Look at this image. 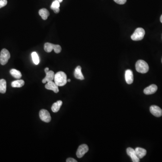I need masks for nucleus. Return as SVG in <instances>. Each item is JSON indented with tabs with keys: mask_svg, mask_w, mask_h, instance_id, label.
<instances>
[{
	"mask_svg": "<svg viewBox=\"0 0 162 162\" xmlns=\"http://www.w3.org/2000/svg\"><path fill=\"white\" fill-rule=\"evenodd\" d=\"M54 80L58 86H64L67 83L66 74L63 72H58L55 75Z\"/></svg>",
	"mask_w": 162,
	"mask_h": 162,
	"instance_id": "1",
	"label": "nucleus"
},
{
	"mask_svg": "<svg viewBox=\"0 0 162 162\" xmlns=\"http://www.w3.org/2000/svg\"><path fill=\"white\" fill-rule=\"evenodd\" d=\"M136 69L138 72L141 73H146L149 69L148 65L143 60H139L136 64Z\"/></svg>",
	"mask_w": 162,
	"mask_h": 162,
	"instance_id": "2",
	"label": "nucleus"
},
{
	"mask_svg": "<svg viewBox=\"0 0 162 162\" xmlns=\"http://www.w3.org/2000/svg\"><path fill=\"white\" fill-rule=\"evenodd\" d=\"M145 35V30L142 28H138L136 30L131 36V38L133 40H142L144 38Z\"/></svg>",
	"mask_w": 162,
	"mask_h": 162,
	"instance_id": "3",
	"label": "nucleus"
},
{
	"mask_svg": "<svg viewBox=\"0 0 162 162\" xmlns=\"http://www.w3.org/2000/svg\"><path fill=\"white\" fill-rule=\"evenodd\" d=\"M10 57V55L9 51L6 49L2 50L0 55V63L2 65L7 64L8 60Z\"/></svg>",
	"mask_w": 162,
	"mask_h": 162,
	"instance_id": "4",
	"label": "nucleus"
},
{
	"mask_svg": "<svg viewBox=\"0 0 162 162\" xmlns=\"http://www.w3.org/2000/svg\"><path fill=\"white\" fill-rule=\"evenodd\" d=\"M89 150V148L88 146L86 144H83L81 145L78 148L76 155L79 158H81L86 153L88 152Z\"/></svg>",
	"mask_w": 162,
	"mask_h": 162,
	"instance_id": "5",
	"label": "nucleus"
},
{
	"mask_svg": "<svg viewBox=\"0 0 162 162\" xmlns=\"http://www.w3.org/2000/svg\"><path fill=\"white\" fill-rule=\"evenodd\" d=\"M39 117L42 121L46 122H49L51 121V117L49 112L46 110H40L39 112Z\"/></svg>",
	"mask_w": 162,
	"mask_h": 162,
	"instance_id": "6",
	"label": "nucleus"
},
{
	"mask_svg": "<svg viewBox=\"0 0 162 162\" xmlns=\"http://www.w3.org/2000/svg\"><path fill=\"white\" fill-rule=\"evenodd\" d=\"M150 112L154 116L160 117L162 116V110L159 106L156 105H152L150 106Z\"/></svg>",
	"mask_w": 162,
	"mask_h": 162,
	"instance_id": "7",
	"label": "nucleus"
},
{
	"mask_svg": "<svg viewBox=\"0 0 162 162\" xmlns=\"http://www.w3.org/2000/svg\"><path fill=\"white\" fill-rule=\"evenodd\" d=\"M127 154L131 158L132 161L133 162H140V159L136 155L135 150L131 147L128 148L127 149Z\"/></svg>",
	"mask_w": 162,
	"mask_h": 162,
	"instance_id": "8",
	"label": "nucleus"
},
{
	"mask_svg": "<svg viewBox=\"0 0 162 162\" xmlns=\"http://www.w3.org/2000/svg\"><path fill=\"white\" fill-rule=\"evenodd\" d=\"M45 88L48 90H52L55 93H57L59 91L58 86L53 81L48 82L45 85Z\"/></svg>",
	"mask_w": 162,
	"mask_h": 162,
	"instance_id": "9",
	"label": "nucleus"
},
{
	"mask_svg": "<svg viewBox=\"0 0 162 162\" xmlns=\"http://www.w3.org/2000/svg\"><path fill=\"white\" fill-rule=\"evenodd\" d=\"M158 90V87L155 84L150 85L148 87H146L144 90V94L147 95L154 94Z\"/></svg>",
	"mask_w": 162,
	"mask_h": 162,
	"instance_id": "10",
	"label": "nucleus"
},
{
	"mask_svg": "<svg viewBox=\"0 0 162 162\" xmlns=\"http://www.w3.org/2000/svg\"><path fill=\"white\" fill-rule=\"evenodd\" d=\"M125 80L128 84H131L133 82V74L132 71L130 69H128L125 71Z\"/></svg>",
	"mask_w": 162,
	"mask_h": 162,
	"instance_id": "11",
	"label": "nucleus"
},
{
	"mask_svg": "<svg viewBox=\"0 0 162 162\" xmlns=\"http://www.w3.org/2000/svg\"><path fill=\"white\" fill-rule=\"evenodd\" d=\"M46 77L42 81L43 83H46L52 81L54 79L55 73L53 71H48L46 72Z\"/></svg>",
	"mask_w": 162,
	"mask_h": 162,
	"instance_id": "12",
	"label": "nucleus"
},
{
	"mask_svg": "<svg viewBox=\"0 0 162 162\" xmlns=\"http://www.w3.org/2000/svg\"><path fill=\"white\" fill-rule=\"evenodd\" d=\"M74 77L78 79L83 80L84 79L83 75L82 72V68L80 66H78L74 72Z\"/></svg>",
	"mask_w": 162,
	"mask_h": 162,
	"instance_id": "13",
	"label": "nucleus"
},
{
	"mask_svg": "<svg viewBox=\"0 0 162 162\" xmlns=\"http://www.w3.org/2000/svg\"><path fill=\"white\" fill-rule=\"evenodd\" d=\"M136 155L139 159H142L146 154L147 151L146 150L141 147H137L135 150Z\"/></svg>",
	"mask_w": 162,
	"mask_h": 162,
	"instance_id": "14",
	"label": "nucleus"
},
{
	"mask_svg": "<svg viewBox=\"0 0 162 162\" xmlns=\"http://www.w3.org/2000/svg\"><path fill=\"white\" fill-rule=\"evenodd\" d=\"M60 2L59 1L55 0L52 3L51 6V8L52 10H53L55 13L57 14L60 12Z\"/></svg>",
	"mask_w": 162,
	"mask_h": 162,
	"instance_id": "15",
	"label": "nucleus"
},
{
	"mask_svg": "<svg viewBox=\"0 0 162 162\" xmlns=\"http://www.w3.org/2000/svg\"><path fill=\"white\" fill-rule=\"evenodd\" d=\"M62 101L61 100H58L55 103L53 104L51 107V110L54 113H57L59 111L62 105Z\"/></svg>",
	"mask_w": 162,
	"mask_h": 162,
	"instance_id": "16",
	"label": "nucleus"
},
{
	"mask_svg": "<svg viewBox=\"0 0 162 162\" xmlns=\"http://www.w3.org/2000/svg\"><path fill=\"white\" fill-rule=\"evenodd\" d=\"M39 15L41 16V18L43 20H46L48 19V17L49 16L50 13L48 10L45 8H42L39 11Z\"/></svg>",
	"mask_w": 162,
	"mask_h": 162,
	"instance_id": "17",
	"label": "nucleus"
},
{
	"mask_svg": "<svg viewBox=\"0 0 162 162\" xmlns=\"http://www.w3.org/2000/svg\"><path fill=\"white\" fill-rule=\"evenodd\" d=\"M24 85V82L23 80H18L14 81L11 83V86L13 87L19 88L23 86Z\"/></svg>",
	"mask_w": 162,
	"mask_h": 162,
	"instance_id": "18",
	"label": "nucleus"
},
{
	"mask_svg": "<svg viewBox=\"0 0 162 162\" xmlns=\"http://www.w3.org/2000/svg\"><path fill=\"white\" fill-rule=\"evenodd\" d=\"M6 82L5 80L2 79L0 80V93H4L6 92Z\"/></svg>",
	"mask_w": 162,
	"mask_h": 162,
	"instance_id": "19",
	"label": "nucleus"
},
{
	"mask_svg": "<svg viewBox=\"0 0 162 162\" xmlns=\"http://www.w3.org/2000/svg\"><path fill=\"white\" fill-rule=\"evenodd\" d=\"M10 73L14 78L17 79H20L22 74L20 71L16 69H12L10 70Z\"/></svg>",
	"mask_w": 162,
	"mask_h": 162,
	"instance_id": "20",
	"label": "nucleus"
},
{
	"mask_svg": "<svg viewBox=\"0 0 162 162\" xmlns=\"http://www.w3.org/2000/svg\"><path fill=\"white\" fill-rule=\"evenodd\" d=\"M54 44L49 43V42H47L44 45V50L47 52H51L54 49Z\"/></svg>",
	"mask_w": 162,
	"mask_h": 162,
	"instance_id": "21",
	"label": "nucleus"
},
{
	"mask_svg": "<svg viewBox=\"0 0 162 162\" xmlns=\"http://www.w3.org/2000/svg\"><path fill=\"white\" fill-rule=\"evenodd\" d=\"M32 58L33 62L35 65H37L40 62L39 56L37 55V53L36 52H33L32 53Z\"/></svg>",
	"mask_w": 162,
	"mask_h": 162,
	"instance_id": "22",
	"label": "nucleus"
},
{
	"mask_svg": "<svg viewBox=\"0 0 162 162\" xmlns=\"http://www.w3.org/2000/svg\"><path fill=\"white\" fill-rule=\"evenodd\" d=\"M54 50L56 53H59L61 51V46L59 45H54Z\"/></svg>",
	"mask_w": 162,
	"mask_h": 162,
	"instance_id": "23",
	"label": "nucleus"
},
{
	"mask_svg": "<svg viewBox=\"0 0 162 162\" xmlns=\"http://www.w3.org/2000/svg\"><path fill=\"white\" fill-rule=\"evenodd\" d=\"M7 0H0V8L4 7L7 5Z\"/></svg>",
	"mask_w": 162,
	"mask_h": 162,
	"instance_id": "24",
	"label": "nucleus"
},
{
	"mask_svg": "<svg viewBox=\"0 0 162 162\" xmlns=\"http://www.w3.org/2000/svg\"><path fill=\"white\" fill-rule=\"evenodd\" d=\"M116 3L120 5L124 4L127 2V0H114Z\"/></svg>",
	"mask_w": 162,
	"mask_h": 162,
	"instance_id": "25",
	"label": "nucleus"
},
{
	"mask_svg": "<svg viewBox=\"0 0 162 162\" xmlns=\"http://www.w3.org/2000/svg\"><path fill=\"white\" fill-rule=\"evenodd\" d=\"M67 162H77V161L75 160V159H73V158H69L67 159Z\"/></svg>",
	"mask_w": 162,
	"mask_h": 162,
	"instance_id": "26",
	"label": "nucleus"
},
{
	"mask_svg": "<svg viewBox=\"0 0 162 162\" xmlns=\"http://www.w3.org/2000/svg\"><path fill=\"white\" fill-rule=\"evenodd\" d=\"M49 71V69L48 68H46L45 69V72H48V71Z\"/></svg>",
	"mask_w": 162,
	"mask_h": 162,
	"instance_id": "27",
	"label": "nucleus"
},
{
	"mask_svg": "<svg viewBox=\"0 0 162 162\" xmlns=\"http://www.w3.org/2000/svg\"><path fill=\"white\" fill-rule=\"evenodd\" d=\"M57 1H59L60 3L62 2H63V0H57Z\"/></svg>",
	"mask_w": 162,
	"mask_h": 162,
	"instance_id": "28",
	"label": "nucleus"
},
{
	"mask_svg": "<svg viewBox=\"0 0 162 162\" xmlns=\"http://www.w3.org/2000/svg\"><path fill=\"white\" fill-rule=\"evenodd\" d=\"M160 21H161V22L162 23V15L161 16V17H160Z\"/></svg>",
	"mask_w": 162,
	"mask_h": 162,
	"instance_id": "29",
	"label": "nucleus"
},
{
	"mask_svg": "<svg viewBox=\"0 0 162 162\" xmlns=\"http://www.w3.org/2000/svg\"><path fill=\"white\" fill-rule=\"evenodd\" d=\"M70 81H71V80H70V79H69L67 80V82H70Z\"/></svg>",
	"mask_w": 162,
	"mask_h": 162,
	"instance_id": "30",
	"label": "nucleus"
},
{
	"mask_svg": "<svg viewBox=\"0 0 162 162\" xmlns=\"http://www.w3.org/2000/svg\"></svg>",
	"mask_w": 162,
	"mask_h": 162,
	"instance_id": "31",
	"label": "nucleus"
}]
</instances>
